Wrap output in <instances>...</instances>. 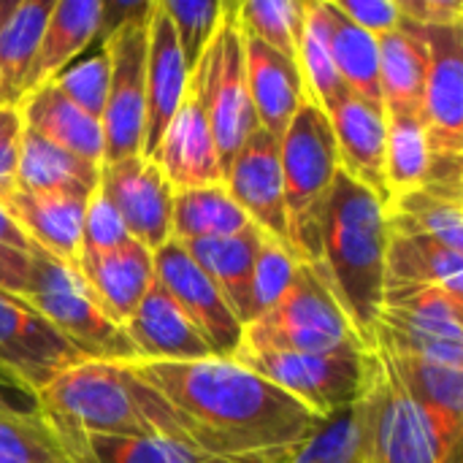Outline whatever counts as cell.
I'll return each instance as SVG.
<instances>
[{"instance_id":"53","label":"cell","mask_w":463,"mask_h":463,"mask_svg":"<svg viewBox=\"0 0 463 463\" xmlns=\"http://www.w3.org/2000/svg\"><path fill=\"white\" fill-rule=\"evenodd\" d=\"M458 461H461V458H458V456H456V458H453V461H450V463H458Z\"/></svg>"},{"instance_id":"19","label":"cell","mask_w":463,"mask_h":463,"mask_svg":"<svg viewBox=\"0 0 463 463\" xmlns=\"http://www.w3.org/2000/svg\"><path fill=\"white\" fill-rule=\"evenodd\" d=\"M328 122L336 141L339 171L372 190L388 206L385 187V109L345 92L328 111Z\"/></svg>"},{"instance_id":"45","label":"cell","mask_w":463,"mask_h":463,"mask_svg":"<svg viewBox=\"0 0 463 463\" xmlns=\"http://www.w3.org/2000/svg\"><path fill=\"white\" fill-rule=\"evenodd\" d=\"M128 241H130V233H128L122 217L109 203V198L95 187V193L87 201L79 252H109V250L128 244Z\"/></svg>"},{"instance_id":"34","label":"cell","mask_w":463,"mask_h":463,"mask_svg":"<svg viewBox=\"0 0 463 463\" xmlns=\"http://www.w3.org/2000/svg\"><path fill=\"white\" fill-rule=\"evenodd\" d=\"M380 41V90L383 109L420 111L426 81V46L412 24H402Z\"/></svg>"},{"instance_id":"46","label":"cell","mask_w":463,"mask_h":463,"mask_svg":"<svg viewBox=\"0 0 463 463\" xmlns=\"http://www.w3.org/2000/svg\"><path fill=\"white\" fill-rule=\"evenodd\" d=\"M22 114L16 106H0V203L16 193V168L22 146Z\"/></svg>"},{"instance_id":"29","label":"cell","mask_w":463,"mask_h":463,"mask_svg":"<svg viewBox=\"0 0 463 463\" xmlns=\"http://www.w3.org/2000/svg\"><path fill=\"white\" fill-rule=\"evenodd\" d=\"M100 179V165L90 163L33 130H22L16 190L27 193H73L92 195Z\"/></svg>"},{"instance_id":"51","label":"cell","mask_w":463,"mask_h":463,"mask_svg":"<svg viewBox=\"0 0 463 463\" xmlns=\"http://www.w3.org/2000/svg\"><path fill=\"white\" fill-rule=\"evenodd\" d=\"M46 418V415H43ZM49 420V418H46ZM52 423V429L57 431V437L62 439V445H65V450L71 453V458L73 463H92L90 461V456H87V450L81 448V439H79V434L73 431V429H68V426H60V423H54V420H49Z\"/></svg>"},{"instance_id":"31","label":"cell","mask_w":463,"mask_h":463,"mask_svg":"<svg viewBox=\"0 0 463 463\" xmlns=\"http://www.w3.org/2000/svg\"><path fill=\"white\" fill-rule=\"evenodd\" d=\"M274 463H377L369 429V396L326 418L315 434Z\"/></svg>"},{"instance_id":"40","label":"cell","mask_w":463,"mask_h":463,"mask_svg":"<svg viewBox=\"0 0 463 463\" xmlns=\"http://www.w3.org/2000/svg\"><path fill=\"white\" fill-rule=\"evenodd\" d=\"M0 463H73V458L43 412H0Z\"/></svg>"},{"instance_id":"20","label":"cell","mask_w":463,"mask_h":463,"mask_svg":"<svg viewBox=\"0 0 463 463\" xmlns=\"http://www.w3.org/2000/svg\"><path fill=\"white\" fill-rule=\"evenodd\" d=\"M244 73L258 128H263L279 141L290 119L307 100L298 62L244 35Z\"/></svg>"},{"instance_id":"47","label":"cell","mask_w":463,"mask_h":463,"mask_svg":"<svg viewBox=\"0 0 463 463\" xmlns=\"http://www.w3.org/2000/svg\"><path fill=\"white\" fill-rule=\"evenodd\" d=\"M334 5L361 30L380 38L402 24L396 0H334Z\"/></svg>"},{"instance_id":"24","label":"cell","mask_w":463,"mask_h":463,"mask_svg":"<svg viewBox=\"0 0 463 463\" xmlns=\"http://www.w3.org/2000/svg\"><path fill=\"white\" fill-rule=\"evenodd\" d=\"M442 288L463 298V252L448 250L423 233L388 222L385 290L391 288Z\"/></svg>"},{"instance_id":"42","label":"cell","mask_w":463,"mask_h":463,"mask_svg":"<svg viewBox=\"0 0 463 463\" xmlns=\"http://www.w3.org/2000/svg\"><path fill=\"white\" fill-rule=\"evenodd\" d=\"M301 260L282 244L263 239L252 271V290H250V323L269 312L293 285Z\"/></svg>"},{"instance_id":"41","label":"cell","mask_w":463,"mask_h":463,"mask_svg":"<svg viewBox=\"0 0 463 463\" xmlns=\"http://www.w3.org/2000/svg\"><path fill=\"white\" fill-rule=\"evenodd\" d=\"M157 3L174 27L187 73H193L195 65L201 62L209 41L217 33L225 3H220V0H157Z\"/></svg>"},{"instance_id":"44","label":"cell","mask_w":463,"mask_h":463,"mask_svg":"<svg viewBox=\"0 0 463 463\" xmlns=\"http://www.w3.org/2000/svg\"><path fill=\"white\" fill-rule=\"evenodd\" d=\"M33 266V241L0 203V290L19 298Z\"/></svg>"},{"instance_id":"35","label":"cell","mask_w":463,"mask_h":463,"mask_svg":"<svg viewBox=\"0 0 463 463\" xmlns=\"http://www.w3.org/2000/svg\"><path fill=\"white\" fill-rule=\"evenodd\" d=\"M328 27H331V52L336 71L345 87L372 106H383L380 90V41L366 30L355 27L334 0H326Z\"/></svg>"},{"instance_id":"49","label":"cell","mask_w":463,"mask_h":463,"mask_svg":"<svg viewBox=\"0 0 463 463\" xmlns=\"http://www.w3.org/2000/svg\"><path fill=\"white\" fill-rule=\"evenodd\" d=\"M149 8H152V0H100V19H98L95 43L103 46L122 27H128L133 19L146 16Z\"/></svg>"},{"instance_id":"18","label":"cell","mask_w":463,"mask_h":463,"mask_svg":"<svg viewBox=\"0 0 463 463\" xmlns=\"http://www.w3.org/2000/svg\"><path fill=\"white\" fill-rule=\"evenodd\" d=\"M155 163L174 193L225 182L217 144L193 84L163 133Z\"/></svg>"},{"instance_id":"36","label":"cell","mask_w":463,"mask_h":463,"mask_svg":"<svg viewBox=\"0 0 463 463\" xmlns=\"http://www.w3.org/2000/svg\"><path fill=\"white\" fill-rule=\"evenodd\" d=\"M296 62H298V71L304 79L307 100L317 103L323 111H328L345 92H350L336 71V62H334L326 0H307L304 30H301Z\"/></svg>"},{"instance_id":"23","label":"cell","mask_w":463,"mask_h":463,"mask_svg":"<svg viewBox=\"0 0 463 463\" xmlns=\"http://www.w3.org/2000/svg\"><path fill=\"white\" fill-rule=\"evenodd\" d=\"M377 350V347H374ZM393 369L404 391L431 418L448 448L458 450L463 434V366L426 361L415 355H396L377 350Z\"/></svg>"},{"instance_id":"37","label":"cell","mask_w":463,"mask_h":463,"mask_svg":"<svg viewBox=\"0 0 463 463\" xmlns=\"http://www.w3.org/2000/svg\"><path fill=\"white\" fill-rule=\"evenodd\" d=\"M385 187L388 201L426 182L431 165L429 136L420 111L385 109Z\"/></svg>"},{"instance_id":"7","label":"cell","mask_w":463,"mask_h":463,"mask_svg":"<svg viewBox=\"0 0 463 463\" xmlns=\"http://www.w3.org/2000/svg\"><path fill=\"white\" fill-rule=\"evenodd\" d=\"M190 84L206 111L222 174H228L236 152L258 130V117L247 92L244 35L236 3H225L217 33L209 41L201 62L190 73Z\"/></svg>"},{"instance_id":"9","label":"cell","mask_w":463,"mask_h":463,"mask_svg":"<svg viewBox=\"0 0 463 463\" xmlns=\"http://www.w3.org/2000/svg\"><path fill=\"white\" fill-rule=\"evenodd\" d=\"M372 347L463 366V298L429 285L385 290Z\"/></svg>"},{"instance_id":"32","label":"cell","mask_w":463,"mask_h":463,"mask_svg":"<svg viewBox=\"0 0 463 463\" xmlns=\"http://www.w3.org/2000/svg\"><path fill=\"white\" fill-rule=\"evenodd\" d=\"M252 222L231 198L225 182L174 193L171 206V239L184 241H212L228 239L250 228Z\"/></svg>"},{"instance_id":"2","label":"cell","mask_w":463,"mask_h":463,"mask_svg":"<svg viewBox=\"0 0 463 463\" xmlns=\"http://www.w3.org/2000/svg\"><path fill=\"white\" fill-rule=\"evenodd\" d=\"M385 247L388 209L385 203L350 179L336 174L317 236V260L309 263L331 288L358 339L372 347L374 323L385 293Z\"/></svg>"},{"instance_id":"43","label":"cell","mask_w":463,"mask_h":463,"mask_svg":"<svg viewBox=\"0 0 463 463\" xmlns=\"http://www.w3.org/2000/svg\"><path fill=\"white\" fill-rule=\"evenodd\" d=\"M109 76H111L109 52L100 46L98 54H90L87 60H79L76 65H68L62 73H57L52 84L81 111L100 119L109 95Z\"/></svg>"},{"instance_id":"30","label":"cell","mask_w":463,"mask_h":463,"mask_svg":"<svg viewBox=\"0 0 463 463\" xmlns=\"http://www.w3.org/2000/svg\"><path fill=\"white\" fill-rule=\"evenodd\" d=\"M54 0H16L0 24V106H19Z\"/></svg>"},{"instance_id":"48","label":"cell","mask_w":463,"mask_h":463,"mask_svg":"<svg viewBox=\"0 0 463 463\" xmlns=\"http://www.w3.org/2000/svg\"><path fill=\"white\" fill-rule=\"evenodd\" d=\"M399 14L415 27H450L463 24L461 0H399Z\"/></svg>"},{"instance_id":"50","label":"cell","mask_w":463,"mask_h":463,"mask_svg":"<svg viewBox=\"0 0 463 463\" xmlns=\"http://www.w3.org/2000/svg\"><path fill=\"white\" fill-rule=\"evenodd\" d=\"M0 412H11V415H38V399L30 388H24L22 383L0 374Z\"/></svg>"},{"instance_id":"28","label":"cell","mask_w":463,"mask_h":463,"mask_svg":"<svg viewBox=\"0 0 463 463\" xmlns=\"http://www.w3.org/2000/svg\"><path fill=\"white\" fill-rule=\"evenodd\" d=\"M100 0H54L49 22L41 35L38 54L27 73L24 95L49 84L62 73L76 54H81L98 33ZM24 100V98H22Z\"/></svg>"},{"instance_id":"12","label":"cell","mask_w":463,"mask_h":463,"mask_svg":"<svg viewBox=\"0 0 463 463\" xmlns=\"http://www.w3.org/2000/svg\"><path fill=\"white\" fill-rule=\"evenodd\" d=\"M155 282L174 298L193 328L203 336L214 358H236L244 326L228 307L217 285L198 269L179 241H165L152 252Z\"/></svg>"},{"instance_id":"1","label":"cell","mask_w":463,"mask_h":463,"mask_svg":"<svg viewBox=\"0 0 463 463\" xmlns=\"http://www.w3.org/2000/svg\"><path fill=\"white\" fill-rule=\"evenodd\" d=\"M130 369L157 391L179 439L206 458L274 463L323 423L233 358L136 361Z\"/></svg>"},{"instance_id":"14","label":"cell","mask_w":463,"mask_h":463,"mask_svg":"<svg viewBox=\"0 0 463 463\" xmlns=\"http://www.w3.org/2000/svg\"><path fill=\"white\" fill-rule=\"evenodd\" d=\"M87 361L22 298L0 290V374L33 393L68 366Z\"/></svg>"},{"instance_id":"13","label":"cell","mask_w":463,"mask_h":463,"mask_svg":"<svg viewBox=\"0 0 463 463\" xmlns=\"http://www.w3.org/2000/svg\"><path fill=\"white\" fill-rule=\"evenodd\" d=\"M415 30L426 46L420 119L429 149L437 157H463V24Z\"/></svg>"},{"instance_id":"11","label":"cell","mask_w":463,"mask_h":463,"mask_svg":"<svg viewBox=\"0 0 463 463\" xmlns=\"http://www.w3.org/2000/svg\"><path fill=\"white\" fill-rule=\"evenodd\" d=\"M146 22L149 14L133 19L111 41L103 43L111 65L106 109L100 114L103 163H117L141 155L146 103Z\"/></svg>"},{"instance_id":"39","label":"cell","mask_w":463,"mask_h":463,"mask_svg":"<svg viewBox=\"0 0 463 463\" xmlns=\"http://www.w3.org/2000/svg\"><path fill=\"white\" fill-rule=\"evenodd\" d=\"M79 434V431H76ZM81 448L92 463H233L206 458L187 448L184 442L146 434V437H84L79 434Z\"/></svg>"},{"instance_id":"10","label":"cell","mask_w":463,"mask_h":463,"mask_svg":"<svg viewBox=\"0 0 463 463\" xmlns=\"http://www.w3.org/2000/svg\"><path fill=\"white\" fill-rule=\"evenodd\" d=\"M366 396L372 450L377 463H450L456 456H461V448L453 450L445 445L431 418L404 391V385L377 350Z\"/></svg>"},{"instance_id":"52","label":"cell","mask_w":463,"mask_h":463,"mask_svg":"<svg viewBox=\"0 0 463 463\" xmlns=\"http://www.w3.org/2000/svg\"><path fill=\"white\" fill-rule=\"evenodd\" d=\"M14 3H16V0H0V24H3L5 19H8V14H11Z\"/></svg>"},{"instance_id":"21","label":"cell","mask_w":463,"mask_h":463,"mask_svg":"<svg viewBox=\"0 0 463 463\" xmlns=\"http://www.w3.org/2000/svg\"><path fill=\"white\" fill-rule=\"evenodd\" d=\"M125 334L138 353V361H201L212 358L209 345L174 304V298L155 282L138 309L125 320Z\"/></svg>"},{"instance_id":"15","label":"cell","mask_w":463,"mask_h":463,"mask_svg":"<svg viewBox=\"0 0 463 463\" xmlns=\"http://www.w3.org/2000/svg\"><path fill=\"white\" fill-rule=\"evenodd\" d=\"M98 190L122 217L133 241L144 244L149 252L171 241V206L174 190L160 174L157 163L141 155L100 163Z\"/></svg>"},{"instance_id":"5","label":"cell","mask_w":463,"mask_h":463,"mask_svg":"<svg viewBox=\"0 0 463 463\" xmlns=\"http://www.w3.org/2000/svg\"><path fill=\"white\" fill-rule=\"evenodd\" d=\"M364 347L331 288L315 266L301 263L290 290L269 312L244 326L239 350L326 355Z\"/></svg>"},{"instance_id":"17","label":"cell","mask_w":463,"mask_h":463,"mask_svg":"<svg viewBox=\"0 0 463 463\" xmlns=\"http://www.w3.org/2000/svg\"><path fill=\"white\" fill-rule=\"evenodd\" d=\"M146 103H144V141H141V157L155 163L157 146L163 141V133L168 122L174 119L182 98L190 87V73L184 68L174 27L160 8L157 0H152L149 22H146Z\"/></svg>"},{"instance_id":"6","label":"cell","mask_w":463,"mask_h":463,"mask_svg":"<svg viewBox=\"0 0 463 463\" xmlns=\"http://www.w3.org/2000/svg\"><path fill=\"white\" fill-rule=\"evenodd\" d=\"M35 399L49 420L84 437L152 434L133 396L125 364L79 361L43 385Z\"/></svg>"},{"instance_id":"3","label":"cell","mask_w":463,"mask_h":463,"mask_svg":"<svg viewBox=\"0 0 463 463\" xmlns=\"http://www.w3.org/2000/svg\"><path fill=\"white\" fill-rule=\"evenodd\" d=\"M19 298L87 361H138L125 328L103 312L76 263L33 244V266Z\"/></svg>"},{"instance_id":"33","label":"cell","mask_w":463,"mask_h":463,"mask_svg":"<svg viewBox=\"0 0 463 463\" xmlns=\"http://www.w3.org/2000/svg\"><path fill=\"white\" fill-rule=\"evenodd\" d=\"M463 193L420 184L388 201V222L463 252Z\"/></svg>"},{"instance_id":"27","label":"cell","mask_w":463,"mask_h":463,"mask_svg":"<svg viewBox=\"0 0 463 463\" xmlns=\"http://www.w3.org/2000/svg\"><path fill=\"white\" fill-rule=\"evenodd\" d=\"M266 233L255 225L244 228L228 239L212 241H184L182 247L198 263V269L217 285L225 296L228 307L236 312L241 326L250 323V290H252V271L258 260V250Z\"/></svg>"},{"instance_id":"16","label":"cell","mask_w":463,"mask_h":463,"mask_svg":"<svg viewBox=\"0 0 463 463\" xmlns=\"http://www.w3.org/2000/svg\"><path fill=\"white\" fill-rule=\"evenodd\" d=\"M225 187L258 231H263L271 241L293 252L290 233H288V214H285L279 141L271 133L258 128L244 141V146L236 152L225 174Z\"/></svg>"},{"instance_id":"26","label":"cell","mask_w":463,"mask_h":463,"mask_svg":"<svg viewBox=\"0 0 463 463\" xmlns=\"http://www.w3.org/2000/svg\"><path fill=\"white\" fill-rule=\"evenodd\" d=\"M22 114V125L41 138L90 160L103 163V128L100 119L81 111L73 100H68L52 81L24 95L16 106Z\"/></svg>"},{"instance_id":"22","label":"cell","mask_w":463,"mask_h":463,"mask_svg":"<svg viewBox=\"0 0 463 463\" xmlns=\"http://www.w3.org/2000/svg\"><path fill=\"white\" fill-rule=\"evenodd\" d=\"M76 266L103 312L119 326H125L155 285L152 252L133 239L109 252H79Z\"/></svg>"},{"instance_id":"4","label":"cell","mask_w":463,"mask_h":463,"mask_svg":"<svg viewBox=\"0 0 463 463\" xmlns=\"http://www.w3.org/2000/svg\"><path fill=\"white\" fill-rule=\"evenodd\" d=\"M279 165L285 187V214L290 247L301 263L317 260L320 217L339 174V155L328 114L304 100L279 138Z\"/></svg>"},{"instance_id":"8","label":"cell","mask_w":463,"mask_h":463,"mask_svg":"<svg viewBox=\"0 0 463 463\" xmlns=\"http://www.w3.org/2000/svg\"><path fill=\"white\" fill-rule=\"evenodd\" d=\"M233 361L252 369L323 420L361 402L374 372L372 347L326 355L239 350Z\"/></svg>"},{"instance_id":"38","label":"cell","mask_w":463,"mask_h":463,"mask_svg":"<svg viewBox=\"0 0 463 463\" xmlns=\"http://www.w3.org/2000/svg\"><path fill=\"white\" fill-rule=\"evenodd\" d=\"M307 0H247L236 3L241 33L296 60L304 30Z\"/></svg>"},{"instance_id":"25","label":"cell","mask_w":463,"mask_h":463,"mask_svg":"<svg viewBox=\"0 0 463 463\" xmlns=\"http://www.w3.org/2000/svg\"><path fill=\"white\" fill-rule=\"evenodd\" d=\"M90 195L73 193H27L16 190L3 206L22 225L33 244L76 263L81 250V225Z\"/></svg>"}]
</instances>
